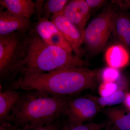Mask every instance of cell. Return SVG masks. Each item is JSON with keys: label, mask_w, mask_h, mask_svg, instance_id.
<instances>
[{"label": "cell", "mask_w": 130, "mask_h": 130, "mask_svg": "<svg viewBox=\"0 0 130 130\" xmlns=\"http://www.w3.org/2000/svg\"><path fill=\"white\" fill-rule=\"evenodd\" d=\"M98 73L84 67L40 74L21 75L13 89L37 90L58 96L70 97L96 85Z\"/></svg>", "instance_id": "cell-1"}, {"label": "cell", "mask_w": 130, "mask_h": 130, "mask_svg": "<svg viewBox=\"0 0 130 130\" xmlns=\"http://www.w3.org/2000/svg\"><path fill=\"white\" fill-rule=\"evenodd\" d=\"M22 93L11 116V123L18 128H38L66 116L68 97L37 90Z\"/></svg>", "instance_id": "cell-2"}, {"label": "cell", "mask_w": 130, "mask_h": 130, "mask_svg": "<svg viewBox=\"0 0 130 130\" xmlns=\"http://www.w3.org/2000/svg\"><path fill=\"white\" fill-rule=\"evenodd\" d=\"M27 52L21 75L83 67L84 62L80 58L62 48L47 44L32 28L27 33Z\"/></svg>", "instance_id": "cell-3"}, {"label": "cell", "mask_w": 130, "mask_h": 130, "mask_svg": "<svg viewBox=\"0 0 130 130\" xmlns=\"http://www.w3.org/2000/svg\"><path fill=\"white\" fill-rule=\"evenodd\" d=\"M28 32L18 31L0 36L1 90L11 89L21 77L27 52Z\"/></svg>", "instance_id": "cell-4"}, {"label": "cell", "mask_w": 130, "mask_h": 130, "mask_svg": "<svg viewBox=\"0 0 130 130\" xmlns=\"http://www.w3.org/2000/svg\"><path fill=\"white\" fill-rule=\"evenodd\" d=\"M116 13L112 8H107L85 28L83 42L91 51L97 52L106 46L113 32Z\"/></svg>", "instance_id": "cell-5"}, {"label": "cell", "mask_w": 130, "mask_h": 130, "mask_svg": "<svg viewBox=\"0 0 130 130\" xmlns=\"http://www.w3.org/2000/svg\"><path fill=\"white\" fill-rule=\"evenodd\" d=\"M100 107L90 98L68 97L66 116L71 123L85 124L94 118Z\"/></svg>", "instance_id": "cell-6"}, {"label": "cell", "mask_w": 130, "mask_h": 130, "mask_svg": "<svg viewBox=\"0 0 130 130\" xmlns=\"http://www.w3.org/2000/svg\"><path fill=\"white\" fill-rule=\"evenodd\" d=\"M50 19L70 45L75 55L80 58L83 53L81 46L83 42L84 35L80 30L61 12L54 14Z\"/></svg>", "instance_id": "cell-7"}, {"label": "cell", "mask_w": 130, "mask_h": 130, "mask_svg": "<svg viewBox=\"0 0 130 130\" xmlns=\"http://www.w3.org/2000/svg\"><path fill=\"white\" fill-rule=\"evenodd\" d=\"M32 29L47 44L62 48L72 53L70 45L51 20L44 18L39 19Z\"/></svg>", "instance_id": "cell-8"}, {"label": "cell", "mask_w": 130, "mask_h": 130, "mask_svg": "<svg viewBox=\"0 0 130 130\" xmlns=\"http://www.w3.org/2000/svg\"><path fill=\"white\" fill-rule=\"evenodd\" d=\"M90 9L86 1L73 0L68 2L61 13L84 35Z\"/></svg>", "instance_id": "cell-9"}, {"label": "cell", "mask_w": 130, "mask_h": 130, "mask_svg": "<svg viewBox=\"0 0 130 130\" xmlns=\"http://www.w3.org/2000/svg\"><path fill=\"white\" fill-rule=\"evenodd\" d=\"M31 28L29 19L12 13L7 10L0 12V36L16 31L28 32Z\"/></svg>", "instance_id": "cell-10"}, {"label": "cell", "mask_w": 130, "mask_h": 130, "mask_svg": "<svg viewBox=\"0 0 130 130\" xmlns=\"http://www.w3.org/2000/svg\"><path fill=\"white\" fill-rule=\"evenodd\" d=\"M22 93L17 90H0V124L11 123V116Z\"/></svg>", "instance_id": "cell-11"}, {"label": "cell", "mask_w": 130, "mask_h": 130, "mask_svg": "<svg viewBox=\"0 0 130 130\" xmlns=\"http://www.w3.org/2000/svg\"><path fill=\"white\" fill-rule=\"evenodd\" d=\"M113 33L126 49L130 50V18L123 13H116Z\"/></svg>", "instance_id": "cell-12"}, {"label": "cell", "mask_w": 130, "mask_h": 130, "mask_svg": "<svg viewBox=\"0 0 130 130\" xmlns=\"http://www.w3.org/2000/svg\"><path fill=\"white\" fill-rule=\"evenodd\" d=\"M0 4L12 13L29 19L36 12L35 2L32 0H1Z\"/></svg>", "instance_id": "cell-13"}, {"label": "cell", "mask_w": 130, "mask_h": 130, "mask_svg": "<svg viewBox=\"0 0 130 130\" xmlns=\"http://www.w3.org/2000/svg\"><path fill=\"white\" fill-rule=\"evenodd\" d=\"M105 58L109 67L118 69L127 65L129 55L128 50L122 44H115L107 50Z\"/></svg>", "instance_id": "cell-14"}, {"label": "cell", "mask_w": 130, "mask_h": 130, "mask_svg": "<svg viewBox=\"0 0 130 130\" xmlns=\"http://www.w3.org/2000/svg\"><path fill=\"white\" fill-rule=\"evenodd\" d=\"M103 112L116 130H130V111L111 107Z\"/></svg>", "instance_id": "cell-15"}, {"label": "cell", "mask_w": 130, "mask_h": 130, "mask_svg": "<svg viewBox=\"0 0 130 130\" xmlns=\"http://www.w3.org/2000/svg\"><path fill=\"white\" fill-rule=\"evenodd\" d=\"M68 2L67 0H47L43 4L39 19H49L54 14L61 12Z\"/></svg>", "instance_id": "cell-16"}, {"label": "cell", "mask_w": 130, "mask_h": 130, "mask_svg": "<svg viewBox=\"0 0 130 130\" xmlns=\"http://www.w3.org/2000/svg\"><path fill=\"white\" fill-rule=\"evenodd\" d=\"M126 94L123 90H119L112 94L106 97L90 96V98L93 100L100 107L119 105L124 102Z\"/></svg>", "instance_id": "cell-17"}, {"label": "cell", "mask_w": 130, "mask_h": 130, "mask_svg": "<svg viewBox=\"0 0 130 130\" xmlns=\"http://www.w3.org/2000/svg\"><path fill=\"white\" fill-rule=\"evenodd\" d=\"M110 122H103L97 123L91 122L86 124H78L67 122L63 124L62 130H101L105 129Z\"/></svg>", "instance_id": "cell-18"}, {"label": "cell", "mask_w": 130, "mask_h": 130, "mask_svg": "<svg viewBox=\"0 0 130 130\" xmlns=\"http://www.w3.org/2000/svg\"><path fill=\"white\" fill-rule=\"evenodd\" d=\"M100 75L103 82H116L121 76L118 69L110 67L103 69Z\"/></svg>", "instance_id": "cell-19"}, {"label": "cell", "mask_w": 130, "mask_h": 130, "mask_svg": "<svg viewBox=\"0 0 130 130\" xmlns=\"http://www.w3.org/2000/svg\"><path fill=\"white\" fill-rule=\"evenodd\" d=\"M117 81L114 82H102L99 88V92L102 97H106L111 95L119 90Z\"/></svg>", "instance_id": "cell-20"}, {"label": "cell", "mask_w": 130, "mask_h": 130, "mask_svg": "<svg viewBox=\"0 0 130 130\" xmlns=\"http://www.w3.org/2000/svg\"><path fill=\"white\" fill-rule=\"evenodd\" d=\"M62 125H61L59 119L53 123L40 128H32L25 126L18 128V130H62Z\"/></svg>", "instance_id": "cell-21"}, {"label": "cell", "mask_w": 130, "mask_h": 130, "mask_svg": "<svg viewBox=\"0 0 130 130\" xmlns=\"http://www.w3.org/2000/svg\"><path fill=\"white\" fill-rule=\"evenodd\" d=\"M85 1L90 9L100 7L106 2V1L103 0H86Z\"/></svg>", "instance_id": "cell-22"}, {"label": "cell", "mask_w": 130, "mask_h": 130, "mask_svg": "<svg viewBox=\"0 0 130 130\" xmlns=\"http://www.w3.org/2000/svg\"><path fill=\"white\" fill-rule=\"evenodd\" d=\"M18 128L13 123H6L1 124L0 130H18Z\"/></svg>", "instance_id": "cell-23"}, {"label": "cell", "mask_w": 130, "mask_h": 130, "mask_svg": "<svg viewBox=\"0 0 130 130\" xmlns=\"http://www.w3.org/2000/svg\"><path fill=\"white\" fill-rule=\"evenodd\" d=\"M116 3L123 9H127L130 7V1H118Z\"/></svg>", "instance_id": "cell-24"}, {"label": "cell", "mask_w": 130, "mask_h": 130, "mask_svg": "<svg viewBox=\"0 0 130 130\" xmlns=\"http://www.w3.org/2000/svg\"><path fill=\"white\" fill-rule=\"evenodd\" d=\"M123 103L126 108L130 111V93L126 94L125 98Z\"/></svg>", "instance_id": "cell-25"}, {"label": "cell", "mask_w": 130, "mask_h": 130, "mask_svg": "<svg viewBox=\"0 0 130 130\" xmlns=\"http://www.w3.org/2000/svg\"><path fill=\"white\" fill-rule=\"evenodd\" d=\"M103 130H116V129L113 126L110 122L109 124Z\"/></svg>", "instance_id": "cell-26"}]
</instances>
